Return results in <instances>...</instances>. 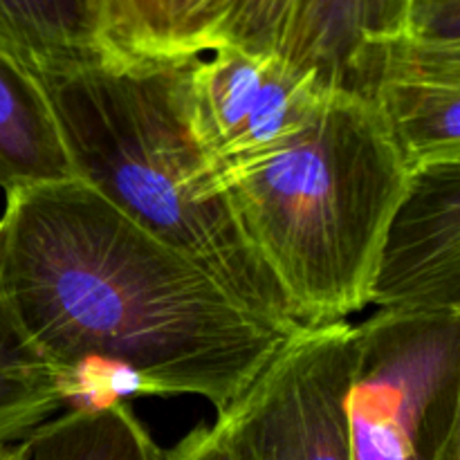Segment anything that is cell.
Returning a JSON list of instances; mask_svg holds the SVG:
<instances>
[{
  "label": "cell",
  "mask_w": 460,
  "mask_h": 460,
  "mask_svg": "<svg viewBox=\"0 0 460 460\" xmlns=\"http://www.w3.org/2000/svg\"><path fill=\"white\" fill-rule=\"evenodd\" d=\"M175 94L216 184L290 144L326 97L277 54L236 48L180 61Z\"/></svg>",
  "instance_id": "cell-6"
},
{
  "label": "cell",
  "mask_w": 460,
  "mask_h": 460,
  "mask_svg": "<svg viewBox=\"0 0 460 460\" xmlns=\"http://www.w3.org/2000/svg\"><path fill=\"white\" fill-rule=\"evenodd\" d=\"M440 460H460V440H458V443H454L452 447H449L447 452L443 454V458H440Z\"/></svg>",
  "instance_id": "cell-18"
},
{
  "label": "cell",
  "mask_w": 460,
  "mask_h": 460,
  "mask_svg": "<svg viewBox=\"0 0 460 460\" xmlns=\"http://www.w3.org/2000/svg\"><path fill=\"white\" fill-rule=\"evenodd\" d=\"M346 418L355 460L443 458L460 440V313L358 323Z\"/></svg>",
  "instance_id": "cell-4"
},
{
  "label": "cell",
  "mask_w": 460,
  "mask_h": 460,
  "mask_svg": "<svg viewBox=\"0 0 460 460\" xmlns=\"http://www.w3.org/2000/svg\"><path fill=\"white\" fill-rule=\"evenodd\" d=\"M76 178L40 76L0 48V189Z\"/></svg>",
  "instance_id": "cell-11"
},
{
  "label": "cell",
  "mask_w": 460,
  "mask_h": 460,
  "mask_svg": "<svg viewBox=\"0 0 460 460\" xmlns=\"http://www.w3.org/2000/svg\"><path fill=\"white\" fill-rule=\"evenodd\" d=\"M207 0H103L111 43L133 61H187L202 54Z\"/></svg>",
  "instance_id": "cell-13"
},
{
  "label": "cell",
  "mask_w": 460,
  "mask_h": 460,
  "mask_svg": "<svg viewBox=\"0 0 460 460\" xmlns=\"http://www.w3.org/2000/svg\"><path fill=\"white\" fill-rule=\"evenodd\" d=\"M0 460H27L25 443H12V445H0Z\"/></svg>",
  "instance_id": "cell-17"
},
{
  "label": "cell",
  "mask_w": 460,
  "mask_h": 460,
  "mask_svg": "<svg viewBox=\"0 0 460 460\" xmlns=\"http://www.w3.org/2000/svg\"><path fill=\"white\" fill-rule=\"evenodd\" d=\"M368 305L460 313V162L411 171L377 252Z\"/></svg>",
  "instance_id": "cell-7"
},
{
  "label": "cell",
  "mask_w": 460,
  "mask_h": 460,
  "mask_svg": "<svg viewBox=\"0 0 460 460\" xmlns=\"http://www.w3.org/2000/svg\"><path fill=\"white\" fill-rule=\"evenodd\" d=\"M353 358L350 322L301 326L214 425L238 460H355L346 418Z\"/></svg>",
  "instance_id": "cell-5"
},
{
  "label": "cell",
  "mask_w": 460,
  "mask_h": 460,
  "mask_svg": "<svg viewBox=\"0 0 460 460\" xmlns=\"http://www.w3.org/2000/svg\"><path fill=\"white\" fill-rule=\"evenodd\" d=\"M162 460H238L216 425H198L178 445L162 452Z\"/></svg>",
  "instance_id": "cell-16"
},
{
  "label": "cell",
  "mask_w": 460,
  "mask_h": 460,
  "mask_svg": "<svg viewBox=\"0 0 460 460\" xmlns=\"http://www.w3.org/2000/svg\"><path fill=\"white\" fill-rule=\"evenodd\" d=\"M27 460H162V449L121 400L70 407L25 440Z\"/></svg>",
  "instance_id": "cell-12"
},
{
  "label": "cell",
  "mask_w": 460,
  "mask_h": 460,
  "mask_svg": "<svg viewBox=\"0 0 460 460\" xmlns=\"http://www.w3.org/2000/svg\"><path fill=\"white\" fill-rule=\"evenodd\" d=\"M411 0H296L277 57L326 94L367 102L373 58L407 27Z\"/></svg>",
  "instance_id": "cell-9"
},
{
  "label": "cell",
  "mask_w": 460,
  "mask_h": 460,
  "mask_svg": "<svg viewBox=\"0 0 460 460\" xmlns=\"http://www.w3.org/2000/svg\"><path fill=\"white\" fill-rule=\"evenodd\" d=\"M0 332L75 400L90 367L223 413L296 331L238 304L81 178L4 193Z\"/></svg>",
  "instance_id": "cell-1"
},
{
  "label": "cell",
  "mask_w": 460,
  "mask_h": 460,
  "mask_svg": "<svg viewBox=\"0 0 460 460\" xmlns=\"http://www.w3.org/2000/svg\"><path fill=\"white\" fill-rule=\"evenodd\" d=\"M409 175L376 108L332 93L290 144L218 187L296 322L322 326L368 305Z\"/></svg>",
  "instance_id": "cell-3"
},
{
  "label": "cell",
  "mask_w": 460,
  "mask_h": 460,
  "mask_svg": "<svg viewBox=\"0 0 460 460\" xmlns=\"http://www.w3.org/2000/svg\"><path fill=\"white\" fill-rule=\"evenodd\" d=\"M367 102L409 173L460 162V40L407 30L385 40Z\"/></svg>",
  "instance_id": "cell-8"
},
{
  "label": "cell",
  "mask_w": 460,
  "mask_h": 460,
  "mask_svg": "<svg viewBox=\"0 0 460 460\" xmlns=\"http://www.w3.org/2000/svg\"><path fill=\"white\" fill-rule=\"evenodd\" d=\"M0 48L36 76L124 58L108 36L103 0H0Z\"/></svg>",
  "instance_id": "cell-10"
},
{
  "label": "cell",
  "mask_w": 460,
  "mask_h": 460,
  "mask_svg": "<svg viewBox=\"0 0 460 460\" xmlns=\"http://www.w3.org/2000/svg\"><path fill=\"white\" fill-rule=\"evenodd\" d=\"M296 0H207L202 12V54L236 48L274 54Z\"/></svg>",
  "instance_id": "cell-15"
},
{
  "label": "cell",
  "mask_w": 460,
  "mask_h": 460,
  "mask_svg": "<svg viewBox=\"0 0 460 460\" xmlns=\"http://www.w3.org/2000/svg\"><path fill=\"white\" fill-rule=\"evenodd\" d=\"M63 407H70L66 385L21 358L0 332V445L21 443Z\"/></svg>",
  "instance_id": "cell-14"
},
{
  "label": "cell",
  "mask_w": 460,
  "mask_h": 460,
  "mask_svg": "<svg viewBox=\"0 0 460 460\" xmlns=\"http://www.w3.org/2000/svg\"><path fill=\"white\" fill-rule=\"evenodd\" d=\"M178 63L121 58L40 76L76 178L247 310L299 331L189 133L175 94Z\"/></svg>",
  "instance_id": "cell-2"
}]
</instances>
